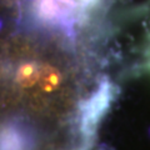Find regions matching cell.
<instances>
[{
	"instance_id": "cell-1",
	"label": "cell",
	"mask_w": 150,
	"mask_h": 150,
	"mask_svg": "<svg viewBox=\"0 0 150 150\" xmlns=\"http://www.w3.org/2000/svg\"><path fill=\"white\" fill-rule=\"evenodd\" d=\"M105 0H26L29 19L40 29L76 40V35L104 6Z\"/></svg>"
},
{
	"instance_id": "cell-2",
	"label": "cell",
	"mask_w": 150,
	"mask_h": 150,
	"mask_svg": "<svg viewBox=\"0 0 150 150\" xmlns=\"http://www.w3.org/2000/svg\"><path fill=\"white\" fill-rule=\"evenodd\" d=\"M144 69L150 74V38H149V43H148V46H146V51H145Z\"/></svg>"
}]
</instances>
